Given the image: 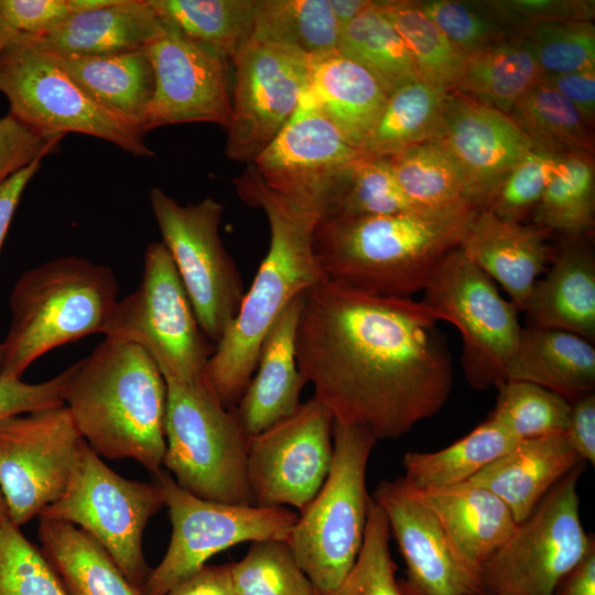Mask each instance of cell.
<instances>
[{"instance_id":"8","label":"cell","mask_w":595,"mask_h":595,"mask_svg":"<svg viewBox=\"0 0 595 595\" xmlns=\"http://www.w3.org/2000/svg\"><path fill=\"white\" fill-rule=\"evenodd\" d=\"M0 91L9 101V113L39 134L76 132L134 156L155 155L139 128L91 100L30 34L14 33L2 48Z\"/></svg>"},{"instance_id":"6","label":"cell","mask_w":595,"mask_h":595,"mask_svg":"<svg viewBox=\"0 0 595 595\" xmlns=\"http://www.w3.org/2000/svg\"><path fill=\"white\" fill-rule=\"evenodd\" d=\"M332 435L329 473L288 539L317 595H328L342 583L361 549L370 500L366 470L378 441L366 428L335 421Z\"/></svg>"},{"instance_id":"31","label":"cell","mask_w":595,"mask_h":595,"mask_svg":"<svg viewBox=\"0 0 595 595\" xmlns=\"http://www.w3.org/2000/svg\"><path fill=\"white\" fill-rule=\"evenodd\" d=\"M37 534L65 595H141L105 548L80 528L40 518Z\"/></svg>"},{"instance_id":"34","label":"cell","mask_w":595,"mask_h":595,"mask_svg":"<svg viewBox=\"0 0 595 595\" xmlns=\"http://www.w3.org/2000/svg\"><path fill=\"white\" fill-rule=\"evenodd\" d=\"M450 91L420 79L410 82L387 99L381 115L361 147L366 156L390 158L432 140Z\"/></svg>"},{"instance_id":"21","label":"cell","mask_w":595,"mask_h":595,"mask_svg":"<svg viewBox=\"0 0 595 595\" xmlns=\"http://www.w3.org/2000/svg\"><path fill=\"white\" fill-rule=\"evenodd\" d=\"M371 498L385 511L405 563L402 595H485L480 576L450 545L433 512L402 477L378 483Z\"/></svg>"},{"instance_id":"11","label":"cell","mask_w":595,"mask_h":595,"mask_svg":"<svg viewBox=\"0 0 595 595\" xmlns=\"http://www.w3.org/2000/svg\"><path fill=\"white\" fill-rule=\"evenodd\" d=\"M584 464L556 482L484 563L485 595H553L561 578L595 545L580 517L577 483Z\"/></svg>"},{"instance_id":"41","label":"cell","mask_w":595,"mask_h":595,"mask_svg":"<svg viewBox=\"0 0 595 595\" xmlns=\"http://www.w3.org/2000/svg\"><path fill=\"white\" fill-rule=\"evenodd\" d=\"M380 7L404 42L418 78L451 91L466 55L413 1H380Z\"/></svg>"},{"instance_id":"14","label":"cell","mask_w":595,"mask_h":595,"mask_svg":"<svg viewBox=\"0 0 595 595\" xmlns=\"http://www.w3.org/2000/svg\"><path fill=\"white\" fill-rule=\"evenodd\" d=\"M422 300L437 320L448 321L463 338L462 366L475 389L507 381V368L522 327L518 310L505 300L494 280L458 248L437 267Z\"/></svg>"},{"instance_id":"48","label":"cell","mask_w":595,"mask_h":595,"mask_svg":"<svg viewBox=\"0 0 595 595\" xmlns=\"http://www.w3.org/2000/svg\"><path fill=\"white\" fill-rule=\"evenodd\" d=\"M414 4L464 55L510 39L482 2L421 0Z\"/></svg>"},{"instance_id":"32","label":"cell","mask_w":595,"mask_h":595,"mask_svg":"<svg viewBox=\"0 0 595 595\" xmlns=\"http://www.w3.org/2000/svg\"><path fill=\"white\" fill-rule=\"evenodd\" d=\"M541 74L526 43L510 37L466 55L451 91L509 115Z\"/></svg>"},{"instance_id":"29","label":"cell","mask_w":595,"mask_h":595,"mask_svg":"<svg viewBox=\"0 0 595 595\" xmlns=\"http://www.w3.org/2000/svg\"><path fill=\"white\" fill-rule=\"evenodd\" d=\"M309 90L327 118L360 150L389 96L367 69L338 51L310 62Z\"/></svg>"},{"instance_id":"18","label":"cell","mask_w":595,"mask_h":595,"mask_svg":"<svg viewBox=\"0 0 595 595\" xmlns=\"http://www.w3.org/2000/svg\"><path fill=\"white\" fill-rule=\"evenodd\" d=\"M364 155L307 87L291 118L250 164L269 188L321 219L346 170Z\"/></svg>"},{"instance_id":"37","label":"cell","mask_w":595,"mask_h":595,"mask_svg":"<svg viewBox=\"0 0 595 595\" xmlns=\"http://www.w3.org/2000/svg\"><path fill=\"white\" fill-rule=\"evenodd\" d=\"M338 52L367 69L388 95L419 79L404 42L380 1L339 30Z\"/></svg>"},{"instance_id":"54","label":"cell","mask_w":595,"mask_h":595,"mask_svg":"<svg viewBox=\"0 0 595 595\" xmlns=\"http://www.w3.org/2000/svg\"><path fill=\"white\" fill-rule=\"evenodd\" d=\"M539 80L567 99L591 127L595 120V69L540 75Z\"/></svg>"},{"instance_id":"56","label":"cell","mask_w":595,"mask_h":595,"mask_svg":"<svg viewBox=\"0 0 595 595\" xmlns=\"http://www.w3.org/2000/svg\"><path fill=\"white\" fill-rule=\"evenodd\" d=\"M164 595H237L230 563L205 564L171 587Z\"/></svg>"},{"instance_id":"44","label":"cell","mask_w":595,"mask_h":595,"mask_svg":"<svg viewBox=\"0 0 595 595\" xmlns=\"http://www.w3.org/2000/svg\"><path fill=\"white\" fill-rule=\"evenodd\" d=\"M230 571L237 595H317L286 541L252 542Z\"/></svg>"},{"instance_id":"55","label":"cell","mask_w":595,"mask_h":595,"mask_svg":"<svg viewBox=\"0 0 595 595\" xmlns=\"http://www.w3.org/2000/svg\"><path fill=\"white\" fill-rule=\"evenodd\" d=\"M567 440L584 461L595 465V394L586 393L571 404L565 430Z\"/></svg>"},{"instance_id":"45","label":"cell","mask_w":595,"mask_h":595,"mask_svg":"<svg viewBox=\"0 0 595 595\" xmlns=\"http://www.w3.org/2000/svg\"><path fill=\"white\" fill-rule=\"evenodd\" d=\"M516 37L530 48L544 74L595 69V26L592 21H542Z\"/></svg>"},{"instance_id":"15","label":"cell","mask_w":595,"mask_h":595,"mask_svg":"<svg viewBox=\"0 0 595 595\" xmlns=\"http://www.w3.org/2000/svg\"><path fill=\"white\" fill-rule=\"evenodd\" d=\"M83 442L65 404L0 420V487L14 524L64 494Z\"/></svg>"},{"instance_id":"59","label":"cell","mask_w":595,"mask_h":595,"mask_svg":"<svg viewBox=\"0 0 595 595\" xmlns=\"http://www.w3.org/2000/svg\"><path fill=\"white\" fill-rule=\"evenodd\" d=\"M331 10L339 30L368 10L375 1L371 0H328Z\"/></svg>"},{"instance_id":"23","label":"cell","mask_w":595,"mask_h":595,"mask_svg":"<svg viewBox=\"0 0 595 595\" xmlns=\"http://www.w3.org/2000/svg\"><path fill=\"white\" fill-rule=\"evenodd\" d=\"M545 277L523 312L527 326L555 328L595 340V255L585 236H563Z\"/></svg>"},{"instance_id":"22","label":"cell","mask_w":595,"mask_h":595,"mask_svg":"<svg viewBox=\"0 0 595 595\" xmlns=\"http://www.w3.org/2000/svg\"><path fill=\"white\" fill-rule=\"evenodd\" d=\"M551 231L536 225L505 220L489 209L478 210L459 246L462 252L510 296L523 311L538 277L553 249Z\"/></svg>"},{"instance_id":"24","label":"cell","mask_w":595,"mask_h":595,"mask_svg":"<svg viewBox=\"0 0 595 595\" xmlns=\"http://www.w3.org/2000/svg\"><path fill=\"white\" fill-rule=\"evenodd\" d=\"M302 295L294 298L273 322L259 349L256 375L234 408L250 435L292 414L301 404L306 380L295 359V337Z\"/></svg>"},{"instance_id":"28","label":"cell","mask_w":595,"mask_h":595,"mask_svg":"<svg viewBox=\"0 0 595 595\" xmlns=\"http://www.w3.org/2000/svg\"><path fill=\"white\" fill-rule=\"evenodd\" d=\"M507 380L532 382L575 401L594 391L595 348L571 332L522 327Z\"/></svg>"},{"instance_id":"4","label":"cell","mask_w":595,"mask_h":595,"mask_svg":"<svg viewBox=\"0 0 595 595\" xmlns=\"http://www.w3.org/2000/svg\"><path fill=\"white\" fill-rule=\"evenodd\" d=\"M72 367L64 404L100 457L132 458L153 475L163 466L167 388L139 345L105 337Z\"/></svg>"},{"instance_id":"38","label":"cell","mask_w":595,"mask_h":595,"mask_svg":"<svg viewBox=\"0 0 595 595\" xmlns=\"http://www.w3.org/2000/svg\"><path fill=\"white\" fill-rule=\"evenodd\" d=\"M388 160L401 191L415 207L474 208L459 166L434 140L408 148Z\"/></svg>"},{"instance_id":"35","label":"cell","mask_w":595,"mask_h":595,"mask_svg":"<svg viewBox=\"0 0 595 595\" xmlns=\"http://www.w3.org/2000/svg\"><path fill=\"white\" fill-rule=\"evenodd\" d=\"M251 36L312 61L338 51L339 28L328 0H256Z\"/></svg>"},{"instance_id":"40","label":"cell","mask_w":595,"mask_h":595,"mask_svg":"<svg viewBox=\"0 0 595 595\" xmlns=\"http://www.w3.org/2000/svg\"><path fill=\"white\" fill-rule=\"evenodd\" d=\"M509 116L537 148L558 154L593 152L591 127L567 99L540 80L516 102Z\"/></svg>"},{"instance_id":"53","label":"cell","mask_w":595,"mask_h":595,"mask_svg":"<svg viewBox=\"0 0 595 595\" xmlns=\"http://www.w3.org/2000/svg\"><path fill=\"white\" fill-rule=\"evenodd\" d=\"M0 13L14 33L41 36L69 13L66 0H0Z\"/></svg>"},{"instance_id":"47","label":"cell","mask_w":595,"mask_h":595,"mask_svg":"<svg viewBox=\"0 0 595 595\" xmlns=\"http://www.w3.org/2000/svg\"><path fill=\"white\" fill-rule=\"evenodd\" d=\"M0 595H65L41 549L10 519L0 524Z\"/></svg>"},{"instance_id":"60","label":"cell","mask_w":595,"mask_h":595,"mask_svg":"<svg viewBox=\"0 0 595 595\" xmlns=\"http://www.w3.org/2000/svg\"><path fill=\"white\" fill-rule=\"evenodd\" d=\"M119 0H66L69 13L97 11L118 3Z\"/></svg>"},{"instance_id":"9","label":"cell","mask_w":595,"mask_h":595,"mask_svg":"<svg viewBox=\"0 0 595 595\" xmlns=\"http://www.w3.org/2000/svg\"><path fill=\"white\" fill-rule=\"evenodd\" d=\"M101 334L141 346L164 379L178 381L204 378L215 348L162 241L147 246L138 288L118 300Z\"/></svg>"},{"instance_id":"26","label":"cell","mask_w":595,"mask_h":595,"mask_svg":"<svg viewBox=\"0 0 595 595\" xmlns=\"http://www.w3.org/2000/svg\"><path fill=\"white\" fill-rule=\"evenodd\" d=\"M582 461L565 432L521 440L467 482L501 499L517 523L534 510L545 494Z\"/></svg>"},{"instance_id":"30","label":"cell","mask_w":595,"mask_h":595,"mask_svg":"<svg viewBox=\"0 0 595 595\" xmlns=\"http://www.w3.org/2000/svg\"><path fill=\"white\" fill-rule=\"evenodd\" d=\"M50 54L91 100L141 131L154 93L153 67L145 50L99 56Z\"/></svg>"},{"instance_id":"13","label":"cell","mask_w":595,"mask_h":595,"mask_svg":"<svg viewBox=\"0 0 595 595\" xmlns=\"http://www.w3.org/2000/svg\"><path fill=\"white\" fill-rule=\"evenodd\" d=\"M169 508L172 534L165 555L151 569L141 595H164L215 554L242 542L286 541L299 515L285 507L225 504L181 488L165 470L154 474Z\"/></svg>"},{"instance_id":"50","label":"cell","mask_w":595,"mask_h":595,"mask_svg":"<svg viewBox=\"0 0 595 595\" xmlns=\"http://www.w3.org/2000/svg\"><path fill=\"white\" fill-rule=\"evenodd\" d=\"M482 3L510 37L542 21H592L595 8L594 1L589 0H495Z\"/></svg>"},{"instance_id":"33","label":"cell","mask_w":595,"mask_h":595,"mask_svg":"<svg viewBox=\"0 0 595 595\" xmlns=\"http://www.w3.org/2000/svg\"><path fill=\"white\" fill-rule=\"evenodd\" d=\"M518 441L489 416L470 433L436 452H409L403 456V482L426 490L467 482Z\"/></svg>"},{"instance_id":"25","label":"cell","mask_w":595,"mask_h":595,"mask_svg":"<svg viewBox=\"0 0 595 595\" xmlns=\"http://www.w3.org/2000/svg\"><path fill=\"white\" fill-rule=\"evenodd\" d=\"M411 490L433 512L458 559L478 576L484 563L518 526L501 499L469 482Z\"/></svg>"},{"instance_id":"19","label":"cell","mask_w":595,"mask_h":595,"mask_svg":"<svg viewBox=\"0 0 595 595\" xmlns=\"http://www.w3.org/2000/svg\"><path fill=\"white\" fill-rule=\"evenodd\" d=\"M144 50L153 67L154 93L141 123L143 134L187 122L228 129L232 116L229 60L171 29Z\"/></svg>"},{"instance_id":"61","label":"cell","mask_w":595,"mask_h":595,"mask_svg":"<svg viewBox=\"0 0 595 595\" xmlns=\"http://www.w3.org/2000/svg\"><path fill=\"white\" fill-rule=\"evenodd\" d=\"M14 34V32L6 24L0 13V53L8 40Z\"/></svg>"},{"instance_id":"1","label":"cell","mask_w":595,"mask_h":595,"mask_svg":"<svg viewBox=\"0 0 595 595\" xmlns=\"http://www.w3.org/2000/svg\"><path fill=\"white\" fill-rule=\"evenodd\" d=\"M435 313L324 278L302 295L295 359L334 421L397 440L436 414L453 386Z\"/></svg>"},{"instance_id":"51","label":"cell","mask_w":595,"mask_h":595,"mask_svg":"<svg viewBox=\"0 0 595 595\" xmlns=\"http://www.w3.org/2000/svg\"><path fill=\"white\" fill-rule=\"evenodd\" d=\"M62 138L39 134L11 113L0 118V185L33 161L55 152Z\"/></svg>"},{"instance_id":"5","label":"cell","mask_w":595,"mask_h":595,"mask_svg":"<svg viewBox=\"0 0 595 595\" xmlns=\"http://www.w3.org/2000/svg\"><path fill=\"white\" fill-rule=\"evenodd\" d=\"M118 291L109 267L76 256L23 272L10 294L12 318L1 343L0 377L21 378L45 353L101 334Z\"/></svg>"},{"instance_id":"46","label":"cell","mask_w":595,"mask_h":595,"mask_svg":"<svg viewBox=\"0 0 595 595\" xmlns=\"http://www.w3.org/2000/svg\"><path fill=\"white\" fill-rule=\"evenodd\" d=\"M390 538L387 516L370 496L361 549L345 578L328 595H402Z\"/></svg>"},{"instance_id":"27","label":"cell","mask_w":595,"mask_h":595,"mask_svg":"<svg viewBox=\"0 0 595 595\" xmlns=\"http://www.w3.org/2000/svg\"><path fill=\"white\" fill-rule=\"evenodd\" d=\"M149 0H119L86 13H71L48 33L33 39L58 56H99L144 50L165 34Z\"/></svg>"},{"instance_id":"2","label":"cell","mask_w":595,"mask_h":595,"mask_svg":"<svg viewBox=\"0 0 595 595\" xmlns=\"http://www.w3.org/2000/svg\"><path fill=\"white\" fill-rule=\"evenodd\" d=\"M234 184L245 203L264 212L270 242L235 318L205 367L207 382L227 409H234L244 394L273 322L294 298L325 278L313 252L320 216L269 188L251 164Z\"/></svg>"},{"instance_id":"3","label":"cell","mask_w":595,"mask_h":595,"mask_svg":"<svg viewBox=\"0 0 595 595\" xmlns=\"http://www.w3.org/2000/svg\"><path fill=\"white\" fill-rule=\"evenodd\" d=\"M478 210L412 208L376 216L320 219L313 252L325 278L397 298L423 291L459 248Z\"/></svg>"},{"instance_id":"52","label":"cell","mask_w":595,"mask_h":595,"mask_svg":"<svg viewBox=\"0 0 595 595\" xmlns=\"http://www.w3.org/2000/svg\"><path fill=\"white\" fill-rule=\"evenodd\" d=\"M72 367L39 383L0 377V420L64 404Z\"/></svg>"},{"instance_id":"58","label":"cell","mask_w":595,"mask_h":595,"mask_svg":"<svg viewBox=\"0 0 595 595\" xmlns=\"http://www.w3.org/2000/svg\"><path fill=\"white\" fill-rule=\"evenodd\" d=\"M553 595H595V545L561 578Z\"/></svg>"},{"instance_id":"7","label":"cell","mask_w":595,"mask_h":595,"mask_svg":"<svg viewBox=\"0 0 595 595\" xmlns=\"http://www.w3.org/2000/svg\"><path fill=\"white\" fill-rule=\"evenodd\" d=\"M165 382V468L181 488L202 499L252 505L247 477L250 435L235 409L221 403L205 376Z\"/></svg>"},{"instance_id":"10","label":"cell","mask_w":595,"mask_h":595,"mask_svg":"<svg viewBox=\"0 0 595 595\" xmlns=\"http://www.w3.org/2000/svg\"><path fill=\"white\" fill-rule=\"evenodd\" d=\"M163 506L159 484L120 476L84 440L64 494L39 518L66 521L87 532L140 592L151 571L142 550L143 531Z\"/></svg>"},{"instance_id":"16","label":"cell","mask_w":595,"mask_h":595,"mask_svg":"<svg viewBox=\"0 0 595 595\" xmlns=\"http://www.w3.org/2000/svg\"><path fill=\"white\" fill-rule=\"evenodd\" d=\"M235 67L225 154L251 163L298 108L310 82V60L250 36L230 60Z\"/></svg>"},{"instance_id":"39","label":"cell","mask_w":595,"mask_h":595,"mask_svg":"<svg viewBox=\"0 0 595 595\" xmlns=\"http://www.w3.org/2000/svg\"><path fill=\"white\" fill-rule=\"evenodd\" d=\"M594 213L592 153H566L531 214L532 224L563 236H585L594 227Z\"/></svg>"},{"instance_id":"43","label":"cell","mask_w":595,"mask_h":595,"mask_svg":"<svg viewBox=\"0 0 595 595\" xmlns=\"http://www.w3.org/2000/svg\"><path fill=\"white\" fill-rule=\"evenodd\" d=\"M498 397L488 415L517 441L565 432L571 403L539 385L507 380L497 387Z\"/></svg>"},{"instance_id":"12","label":"cell","mask_w":595,"mask_h":595,"mask_svg":"<svg viewBox=\"0 0 595 595\" xmlns=\"http://www.w3.org/2000/svg\"><path fill=\"white\" fill-rule=\"evenodd\" d=\"M151 209L198 324L216 345L235 318L244 286L219 234L224 206L213 197L181 205L159 187L150 191Z\"/></svg>"},{"instance_id":"17","label":"cell","mask_w":595,"mask_h":595,"mask_svg":"<svg viewBox=\"0 0 595 595\" xmlns=\"http://www.w3.org/2000/svg\"><path fill=\"white\" fill-rule=\"evenodd\" d=\"M333 422L329 410L311 398L289 416L250 436L247 477L252 505L304 510L331 469Z\"/></svg>"},{"instance_id":"57","label":"cell","mask_w":595,"mask_h":595,"mask_svg":"<svg viewBox=\"0 0 595 595\" xmlns=\"http://www.w3.org/2000/svg\"><path fill=\"white\" fill-rule=\"evenodd\" d=\"M42 159L33 161L0 185V250L7 236L13 214L28 183L41 167ZM1 371V343H0Z\"/></svg>"},{"instance_id":"62","label":"cell","mask_w":595,"mask_h":595,"mask_svg":"<svg viewBox=\"0 0 595 595\" xmlns=\"http://www.w3.org/2000/svg\"><path fill=\"white\" fill-rule=\"evenodd\" d=\"M9 520V510L6 498L0 487V524Z\"/></svg>"},{"instance_id":"20","label":"cell","mask_w":595,"mask_h":595,"mask_svg":"<svg viewBox=\"0 0 595 595\" xmlns=\"http://www.w3.org/2000/svg\"><path fill=\"white\" fill-rule=\"evenodd\" d=\"M432 140L459 166L476 210L489 207L512 169L534 148L509 115L453 91Z\"/></svg>"},{"instance_id":"36","label":"cell","mask_w":595,"mask_h":595,"mask_svg":"<svg viewBox=\"0 0 595 595\" xmlns=\"http://www.w3.org/2000/svg\"><path fill=\"white\" fill-rule=\"evenodd\" d=\"M161 21L227 60L251 36L256 0H149Z\"/></svg>"},{"instance_id":"49","label":"cell","mask_w":595,"mask_h":595,"mask_svg":"<svg viewBox=\"0 0 595 595\" xmlns=\"http://www.w3.org/2000/svg\"><path fill=\"white\" fill-rule=\"evenodd\" d=\"M563 155L534 147L512 169L487 209L505 220L521 223L532 214Z\"/></svg>"},{"instance_id":"42","label":"cell","mask_w":595,"mask_h":595,"mask_svg":"<svg viewBox=\"0 0 595 595\" xmlns=\"http://www.w3.org/2000/svg\"><path fill=\"white\" fill-rule=\"evenodd\" d=\"M415 207L401 191L388 158L361 156L345 172L321 219L389 215Z\"/></svg>"}]
</instances>
